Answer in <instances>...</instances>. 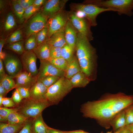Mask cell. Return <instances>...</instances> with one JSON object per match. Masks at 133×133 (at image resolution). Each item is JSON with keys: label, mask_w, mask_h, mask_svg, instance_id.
Masks as SVG:
<instances>
[{"label": "cell", "mask_w": 133, "mask_h": 133, "mask_svg": "<svg viewBox=\"0 0 133 133\" xmlns=\"http://www.w3.org/2000/svg\"><path fill=\"white\" fill-rule=\"evenodd\" d=\"M3 64L2 60L0 59V80L3 78L7 74L5 73Z\"/></svg>", "instance_id": "obj_44"}, {"label": "cell", "mask_w": 133, "mask_h": 133, "mask_svg": "<svg viewBox=\"0 0 133 133\" xmlns=\"http://www.w3.org/2000/svg\"><path fill=\"white\" fill-rule=\"evenodd\" d=\"M12 5L16 21L19 24H22L25 21L23 18L24 9L18 3L17 0H13Z\"/></svg>", "instance_id": "obj_26"}, {"label": "cell", "mask_w": 133, "mask_h": 133, "mask_svg": "<svg viewBox=\"0 0 133 133\" xmlns=\"http://www.w3.org/2000/svg\"><path fill=\"white\" fill-rule=\"evenodd\" d=\"M13 101L15 103L18 104L20 103L23 99L21 96L17 88L13 92L11 98Z\"/></svg>", "instance_id": "obj_42"}, {"label": "cell", "mask_w": 133, "mask_h": 133, "mask_svg": "<svg viewBox=\"0 0 133 133\" xmlns=\"http://www.w3.org/2000/svg\"><path fill=\"white\" fill-rule=\"evenodd\" d=\"M110 125L116 132L126 126L125 111L122 110L117 114L111 121Z\"/></svg>", "instance_id": "obj_22"}, {"label": "cell", "mask_w": 133, "mask_h": 133, "mask_svg": "<svg viewBox=\"0 0 133 133\" xmlns=\"http://www.w3.org/2000/svg\"><path fill=\"white\" fill-rule=\"evenodd\" d=\"M48 88L40 81L37 80L30 89L31 97L39 101H47L46 95Z\"/></svg>", "instance_id": "obj_15"}, {"label": "cell", "mask_w": 133, "mask_h": 133, "mask_svg": "<svg viewBox=\"0 0 133 133\" xmlns=\"http://www.w3.org/2000/svg\"><path fill=\"white\" fill-rule=\"evenodd\" d=\"M0 11H1L5 6L6 3L3 0H0Z\"/></svg>", "instance_id": "obj_51"}, {"label": "cell", "mask_w": 133, "mask_h": 133, "mask_svg": "<svg viewBox=\"0 0 133 133\" xmlns=\"http://www.w3.org/2000/svg\"><path fill=\"white\" fill-rule=\"evenodd\" d=\"M80 71H81V68L78 61L77 57L74 55L68 62L67 67L65 71V77L70 79Z\"/></svg>", "instance_id": "obj_20"}, {"label": "cell", "mask_w": 133, "mask_h": 133, "mask_svg": "<svg viewBox=\"0 0 133 133\" xmlns=\"http://www.w3.org/2000/svg\"><path fill=\"white\" fill-rule=\"evenodd\" d=\"M48 19L42 14L41 9L31 17L24 26L23 33L26 38L44 28L47 24Z\"/></svg>", "instance_id": "obj_7"}, {"label": "cell", "mask_w": 133, "mask_h": 133, "mask_svg": "<svg viewBox=\"0 0 133 133\" xmlns=\"http://www.w3.org/2000/svg\"><path fill=\"white\" fill-rule=\"evenodd\" d=\"M17 107L13 108H8L2 107H0V116H1L7 118L8 116L11 113L17 111Z\"/></svg>", "instance_id": "obj_38"}, {"label": "cell", "mask_w": 133, "mask_h": 133, "mask_svg": "<svg viewBox=\"0 0 133 133\" xmlns=\"http://www.w3.org/2000/svg\"><path fill=\"white\" fill-rule=\"evenodd\" d=\"M75 51L67 44L61 48V57L68 62L74 57Z\"/></svg>", "instance_id": "obj_32"}, {"label": "cell", "mask_w": 133, "mask_h": 133, "mask_svg": "<svg viewBox=\"0 0 133 133\" xmlns=\"http://www.w3.org/2000/svg\"><path fill=\"white\" fill-rule=\"evenodd\" d=\"M121 129L116 132H114V133H112L111 132H108L107 133H119V132H120V131H121Z\"/></svg>", "instance_id": "obj_56"}, {"label": "cell", "mask_w": 133, "mask_h": 133, "mask_svg": "<svg viewBox=\"0 0 133 133\" xmlns=\"http://www.w3.org/2000/svg\"><path fill=\"white\" fill-rule=\"evenodd\" d=\"M7 118V123L18 125L25 124L29 118L23 116L17 111L11 113L8 116Z\"/></svg>", "instance_id": "obj_25"}, {"label": "cell", "mask_w": 133, "mask_h": 133, "mask_svg": "<svg viewBox=\"0 0 133 133\" xmlns=\"http://www.w3.org/2000/svg\"><path fill=\"white\" fill-rule=\"evenodd\" d=\"M37 45L35 33L31 35L26 38L24 47L25 51L33 50Z\"/></svg>", "instance_id": "obj_28"}, {"label": "cell", "mask_w": 133, "mask_h": 133, "mask_svg": "<svg viewBox=\"0 0 133 133\" xmlns=\"http://www.w3.org/2000/svg\"><path fill=\"white\" fill-rule=\"evenodd\" d=\"M87 38L78 32L75 50L81 71L84 73L90 81L96 78L97 56L96 49Z\"/></svg>", "instance_id": "obj_2"}, {"label": "cell", "mask_w": 133, "mask_h": 133, "mask_svg": "<svg viewBox=\"0 0 133 133\" xmlns=\"http://www.w3.org/2000/svg\"><path fill=\"white\" fill-rule=\"evenodd\" d=\"M131 132L133 133V124L125 126Z\"/></svg>", "instance_id": "obj_53"}, {"label": "cell", "mask_w": 133, "mask_h": 133, "mask_svg": "<svg viewBox=\"0 0 133 133\" xmlns=\"http://www.w3.org/2000/svg\"><path fill=\"white\" fill-rule=\"evenodd\" d=\"M64 31L67 44L75 51L78 32L69 20L65 26Z\"/></svg>", "instance_id": "obj_16"}, {"label": "cell", "mask_w": 133, "mask_h": 133, "mask_svg": "<svg viewBox=\"0 0 133 133\" xmlns=\"http://www.w3.org/2000/svg\"><path fill=\"white\" fill-rule=\"evenodd\" d=\"M2 61L7 74L12 78H15L22 71L23 67L21 61L16 55L6 54Z\"/></svg>", "instance_id": "obj_10"}, {"label": "cell", "mask_w": 133, "mask_h": 133, "mask_svg": "<svg viewBox=\"0 0 133 133\" xmlns=\"http://www.w3.org/2000/svg\"><path fill=\"white\" fill-rule=\"evenodd\" d=\"M6 54L3 51H2L0 53V59L3 60L5 58Z\"/></svg>", "instance_id": "obj_52"}, {"label": "cell", "mask_w": 133, "mask_h": 133, "mask_svg": "<svg viewBox=\"0 0 133 133\" xmlns=\"http://www.w3.org/2000/svg\"><path fill=\"white\" fill-rule=\"evenodd\" d=\"M24 41L23 40L7 44V49L12 50L19 55H21L25 51L24 47Z\"/></svg>", "instance_id": "obj_29"}, {"label": "cell", "mask_w": 133, "mask_h": 133, "mask_svg": "<svg viewBox=\"0 0 133 133\" xmlns=\"http://www.w3.org/2000/svg\"><path fill=\"white\" fill-rule=\"evenodd\" d=\"M14 15L11 12L9 13L4 20L3 29L6 33H9L16 26V20Z\"/></svg>", "instance_id": "obj_23"}, {"label": "cell", "mask_w": 133, "mask_h": 133, "mask_svg": "<svg viewBox=\"0 0 133 133\" xmlns=\"http://www.w3.org/2000/svg\"><path fill=\"white\" fill-rule=\"evenodd\" d=\"M46 1V0H34L33 4L37 7L40 8L41 6L44 5Z\"/></svg>", "instance_id": "obj_45"}, {"label": "cell", "mask_w": 133, "mask_h": 133, "mask_svg": "<svg viewBox=\"0 0 133 133\" xmlns=\"http://www.w3.org/2000/svg\"><path fill=\"white\" fill-rule=\"evenodd\" d=\"M69 6L72 11H81L83 12L85 15V18L89 21L91 26H93L97 25L96 18L100 14L108 11L118 12L117 10L114 8L101 7L90 4L72 3Z\"/></svg>", "instance_id": "obj_6"}, {"label": "cell", "mask_w": 133, "mask_h": 133, "mask_svg": "<svg viewBox=\"0 0 133 133\" xmlns=\"http://www.w3.org/2000/svg\"><path fill=\"white\" fill-rule=\"evenodd\" d=\"M3 97L1 95H0V106L2 107V101Z\"/></svg>", "instance_id": "obj_55"}, {"label": "cell", "mask_w": 133, "mask_h": 133, "mask_svg": "<svg viewBox=\"0 0 133 133\" xmlns=\"http://www.w3.org/2000/svg\"><path fill=\"white\" fill-rule=\"evenodd\" d=\"M0 121L1 122L7 121V118L0 116Z\"/></svg>", "instance_id": "obj_54"}, {"label": "cell", "mask_w": 133, "mask_h": 133, "mask_svg": "<svg viewBox=\"0 0 133 133\" xmlns=\"http://www.w3.org/2000/svg\"><path fill=\"white\" fill-rule=\"evenodd\" d=\"M73 88L69 79L65 76L61 77L48 88L46 95V100L51 105L57 104Z\"/></svg>", "instance_id": "obj_3"}, {"label": "cell", "mask_w": 133, "mask_h": 133, "mask_svg": "<svg viewBox=\"0 0 133 133\" xmlns=\"http://www.w3.org/2000/svg\"><path fill=\"white\" fill-rule=\"evenodd\" d=\"M34 0H17L18 3L25 10L33 4Z\"/></svg>", "instance_id": "obj_43"}, {"label": "cell", "mask_w": 133, "mask_h": 133, "mask_svg": "<svg viewBox=\"0 0 133 133\" xmlns=\"http://www.w3.org/2000/svg\"><path fill=\"white\" fill-rule=\"evenodd\" d=\"M7 93V91L5 88L0 84V95L4 97Z\"/></svg>", "instance_id": "obj_46"}, {"label": "cell", "mask_w": 133, "mask_h": 133, "mask_svg": "<svg viewBox=\"0 0 133 133\" xmlns=\"http://www.w3.org/2000/svg\"><path fill=\"white\" fill-rule=\"evenodd\" d=\"M119 133H132L125 126L122 128Z\"/></svg>", "instance_id": "obj_49"}, {"label": "cell", "mask_w": 133, "mask_h": 133, "mask_svg": "<svg viewBox=\"0 0 133 133\" xmlns=\"http://www.w3.org/2000/svg\"><path fill=\"white\" fill-rule=\"evenodd\" d=\"M40 61L38 79L50 76H57L60 78L65 76V71L56 68L49 61L40 60Z\"/></svg>", "instance_id": "obj_12"}, {"label": "cell", "mask_w": 133, "mask_h": 133, "mask_svg": "<svg viewBox=\"0 0 133 133\" xmlns=\"http://www.w3.org/2000/svg\"><path fill=\"white\" fill-rule=\"evenodd\" d=\"M50 48L46 41L38 45L33 51L40 60H48L50 56Z\"/></svg>", "instance_id": "obj_19"}, {"label": "cell", "mask_w": 133, "mask_h": 133, "mask_svg": "<svg viewBox=\"0 0 133 133\" xmlns=\"http://www.w3.org/2000/svg\"><path fill=\"white\" fill-rule=\"evenodd\" d=\"M2 105L6 108L14 107L16 106L15 103L11 98L4 97L3 99Z\"/></svg>", "instance_id": "obj_41"}, {"label": "cell", "mask_w": 133, "mask_h": 133, "mask_svg": "<svg viewBox=\"0 0 133 133\" xmlns=\"http://www.w3.org/2000/svg\"><path fill=\"white\" fill-rule=\"evenodd\" d=\"M64 29L53 34L46 40L51 46L62 48L67 44Z\"/></svg>", "instance_id": "obj_17"}, {"label": "cell", "mask_w": 133, "mask_h": 133, "mask_svg": "<svg viewBox=\"0 0 133 133\" xmlns=\"http://www.w3.org/2000/svg\"><path fill=\"white\" fill-rule=\"evenodd\" d=\"M67 0H47L41 9L43 14L48 19L63 10Z\"/></svg>", "instance_id": "obj_13"}, {"label": "cell", "mask_w": 133, "mask_h": 133, "mask_svg": "<svg viewBox=\"0 0 133 133\" xmlns=\"http://www.w3.org/2000/svg\"><path fill=\"white\" fill-rule=\"evenodd\" d=\"M6 43L5 39H1L0 40V53L2 51V49L4 45Z\"/></svg>", "instance_id": "obj_48"}, {"label": "cell", "mask_w": 133, "mask_h": 133, "mask_svg": "<svg viewBox=\"0 0 133 133\" xmlns=\"http://www.w3.org/2000/svg\"><path fill=\"white\" fill-rule=\"evenodd\" d=\"M28 120L21 130L17 133H32V121Z\"/></svg>", "instance_id": "obj_40"}, {"label": "cell", "mask_w": 133, "mask_h": 133, "mask_svg": "<svg viewBox=\"0 0 133 133\" xmlns=\"http://www.w3.org/2000/svg\"><path fill=\"white\" fill-rule=\"evenodd\" d=\"M133 103V96L122 93L107 94L98 100L88 101L81 108L84 117L94 118L100 124H109L119 113Z\"/></svg>", "instance_id": "obj_1"}, {"label": "cell", "mask_w": 133, "mask_h": 133, "mask_svg": "<svg viewBox=\"0 0 133 133\" xmlns=\"http://www.w3.org/2000/svg\"><path fill=\"white\" fill-rule=\"evenodd\" d=\"M48 133H65L64 132L54 129L50 128H49Z\"/></svg>", "instance_id": "obj_47"}, {"label": "cell", "mask_w": 133, "mask_h": 133, "mask_svg": "<svg viewBox=\"0 0 133 133\" xmlns=\"http://www.w3.org/2000/svg\"><path fill=\"white\" fill-rule=\"evenodd\" d=\"M69 80L73 88L84 87L91 81L86 75L81 71L77 73Z\"/></svg>", "instance_id": "obj_21"}, {"label": "cell", "mask_w": 133, "mask_h": 133, "mask_svg": "<svg viewBox=\"0 0 133 133\" xmlns=\"http://www.w3.org/2000/svg\"><path fill=\"white\" fill-rule=\"evenodd\" d=\"M0 84L5 88L7 93L13 89L16 88V83L13 78L7 74L0 80Z\"/></svg>", "instance_id": "obj_27"}, {"label": "cell", "mask_w": 133, "mask_h": 133, "mask_svg": "<svg viewBox=\"0 0 133 133\" xmlns=\"http://www.w3.org/2000/svg\"><path fill=\"white\" fill-rule=\"evenodd\" d=\"M23 40L22 31L20 29H18L13 32L5 39L6 43L10 44Z\"/></svg>", "instance_id": "obj_30"}, {"label": "cell", "mask_w": 133, "mask_h": 133, "mask_svg": "<svg viewBox=\"0 0 133 133\" xmlns=\"http://www.w3.org/2000/svg\"><path fill=\"white\" fill-rule=\"evenodd\" d=\"M20 106L17 112L26 117L34 118L41 114L43 111L51 105L47 101H40L31 97L25 99Z\"/></svg>", "instance_id": "obj_5"}, {"label": "cell", "mask_w": 133, "mask_h": 133, "mask_svg": "<svg viewBox=\"0 0 133 133\" xmlns=\"http://www.w3.org/2000/svg\"><path fill=\"white\" fill-rule=\"evenodd\" d=\"M55 67L65 71L67 67L68 62L62 57L49 61Z\"/></svg>", "instance_id": "obj_31"}, {"label": "cell", "mask_w": 133, "mask_h": 133, "mask_svg": "<svg viewBox=\"0 0 133 133\" xmlns=\"http://www.w3.org/2000/svg\"><path fill=\"white\" fill-rule=\"evenodd\" d=\"M22 99H26L30 97V89L24 87H19L16 88Z\"/></svg>", "instance_id": "obj_39"}, {"label": "cell", "mask_w": 133, "mask_h": 133, "mask_svg": "<svg viewBox=\"0 0 133 133\" xmlns=\"http://www.w3.org/2000/svg\"><path fill=\"white\" fill-rule=\"evenodd\" d=\"M82 3L104 8H114L118 10L119 15L124 14L131 16L133 14V0H86Z\"/></svg>", "instance_id": "obj_4"}, {"label": "cell", "mask_w": 133, "mask_h": 133, "mask_svg": "<svg viewBox=\"0 0 133 133\" xmlns=\"http://www.w3.org/2000/svg\"><path fill=\"white\" fill-rule=\"evenodd\" d=\"M40 9V8L37 7L33 4L26 9L23 14V18L24 20H28Z\"/></svg>", "instance_id": "obj_35"}, {"label": "cell", "mask_w": 133, "mask_h": 133, "mask_svg": "<svg viewBox=\"0 0 133 133\" xmlns=\"http://www.w3.org/2000/svg\"><path fill=\"white\" fill-rule=\"evenodd\" d=\"M65 133H89L83 131L79 130L70 131L64 132Z\"/></svg>", "instance_id": "obj_50"}, {"label": "cell", "mask_w": 133, "mask_h": 133, "mask_svg": "<svg viewBox=\"0 0 133 133\" xmlns=\"http://www.w3.org/2000/svg\"><path fill=\"white\" fill-rule=\"evenodd\" d=\"M48 28L47 25L36 33L37 45L45 41L48 38Z\"/></svg>", "instance_id": "obj_33"}, {"label": "cell", "mask_w": 133, "mask_h": 133, "mask_svg": "<svg viewBox=\"0 0 133 133\" xmlns=\"http://www.w3.org/2000/svg\"><path fill=\"white\" fill-rule=\"evenodd\" d=\"M37 58L33 50H28L21 55L20 59L24 71L34 76H37L39 72L36 65Z\"/></svg>", "instance_id": "obj_11"}, {"label": "cell", "mask_w": 133, "mask_h": 133, "mask_svg": "<svg viewBox=\"0 0 133 133\" xmlns=\"http://www.w3.org/2000/svg\"><path fill=\"white\" fill-rule=\"evenodd\" d=\"M25 124H13L0 122V133H17L22 128Z\"/></svg>", "instance_id": "obj_24"}, {"label": "cell", "mask_w": 133, "mask_h": 133, "mask_svg": "<svg viewBox=\"0 0 133 133\" xmlns=\"http://www.w3.org/2000/svg\"><path fill=\"white\" fill-rule=\"evenodd\" d=\"M126 126L133 124V106L125 110Z\"/></svg>", "instance_id": "obj_36"}, {"label": "cell", "mask_w": 133, "mask_h": 133, "mask_svg": "<svg viewBox=\"0 0 133 133\" xmlns=\"http://www.w3.org/2000/svg\"><path fill=\"white\" fill-rule=\"evenodd\" d=\"M60 78L57 76H50L37 79L44 85L48 88L56 83Z\"/></svg>", "instance_id": "obj_34"}, {"label": "cell", "mask_w": 133, "mask_h": 133, "mask_svg": "<svg viewBox=\"0 0 133 133\" xmlns=\"http://www.w3.org/2000/svg\"><path fill=\"white\" fill-rule=\"evenodd\" d=\"M16 88L22 87L28 88L31 87L37 82V76H34L25 71H22L15 78Z\"/></svg>", "instance_id": "obj_14"}, {"label": "cell", "mask_w": 133, "mask_h": 133, "mask_svg": "<svg viewBox=\"0 0 133 133\" xmlns=\"http://www.w3.org/2000/svg\"><path fill=\"white\" fill-rule=\"evenodd\" d=\"M50 128L44 121L42 114L34 118L32 121V133H48Z\"/></svg>", "instance_id": "obj_18"}, {"label": "cell", "mask_w": 133, "mask_h": 133, "mask_svg": "<svg viewBox=\"0 0 133 133\" xmlns=\"http://www.w3.org/2000/svg\"><path fill=\"white\" fill-rule=\"evenodd\" d=\"M61 48L51 46L50 56L47 60H51L61 57Z\"/></svg>", "instance_id": "obj_37"}, {"label": "cell", "mask_w": 133, "mask_h": 133, "mask_svg": "<svg viewBox=\"0 0 133 133\" xmlns=\"http://www.w3.org/2000/svg\"><path fill=\"white\" fill-rule=\"evenodd\" d=\"M69 20L78 32L86 37L89 41L93 39L90 29L91 26L86 18L77 17L74 12H68Z\"/></svg>", "instance_id": "obj_9"}, {"label": "cell", "mask_w": 133, "mask_h": 133, "mask_svg": "<svg viewBox=\"0 0 133 133\" xmlns=\"http://www.w3.org/2000/svg\"><path fill=\"white\" fill-rule=\"evenodd\" d=\"M69 20L68 12L63 9L48 18V38L54 33L64 29Z\"/></svg>", "instance_id": "obj_8"}]
</instances>
